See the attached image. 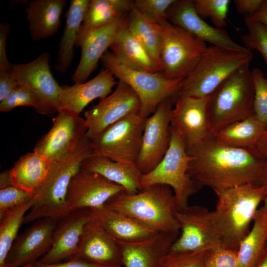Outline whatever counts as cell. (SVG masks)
<instances>
[{
	"label": "cell",
	"instance_id": "37",
	"mask_svg": "<svg viewBox=\"0 0 267 267\" xmlns=\"http://www.w3.org/2000/svg\"><path fill=\"white\" fill-rule=\"evenodd\" d=\"M247 28L242 36L244 46L248 50H256L262 55L267 65V26L256 20L252 16H243Z\"/></svg>",
	"mask_w": 267,
	"mask_h": 267
},
{
	"label": "cell",
	"instance_id": "23",
	"mask_svg": "<svg viewBox=\"0 0 267 267\" xmlns=\"http://www.w3.org/2000/svg\"><path fill=\"white\" fill-rule=\"evenodd\" d=\"M89 219L101 226L117 243L140 241L158 233L106 204L89 209Z\"/></svg>",
	"mask_w": 267,
	"mask_h": 267
},
{
	"label": "cell",
	"instance_id": "14",
	"mask_svg": "<svg viewBox=\"0 0 267 267\" xmlns=\"http://www.w3.org/2000/svg\"><path fill=\"white\" fill-rule=\"evenodd\" d=\"M140 108L137 94L127 84L119 81L112 93L85 112L87 136L92 139L113 124L139 111Z\"/></svg>",
	"mask_w": 267,
	"mask_h": 267
},
{
	"label": "cell",
	"instance_id": "4",
	"mask_svg": "<svg viewBox=\"0 0 267 267\" xmlns=\"http://www.w3.org/2000/svg\"><path fill=\"white\" fill-rule=\"evenodd\" d=\"M217 197L212 211L222 245L238 250L247 234L259 206L266 199L260 185L246 184L214 191Z\"/></svg>",
	"mask_w": 267,
	"mask_h": 267
},
{
	"label": "cell",
	"instance_id": "34",
	"mask_svg": "<svg viewBox=\"0 0 267 267\" xmlns=\"http://www.w3.org/2000/svg\"><path fill=\"white\" fill-rule=\"evenodd\" d=\"M127 27L148 51L161 71L160 51L162 31L160 25L133 6L127 15Z\"/></svg>",
	"mask_w": 267,
	"mask_h": 267
},
{
	"label": "cell",
	"instance_id": "17",
	"mask_svg": "<svg viewBox=\"0 0 267 267\" xmlns=\"http://www.w3.org/2000/svg\"><path fill=\"white\" fill-rule=\"evenodd\" d=\"M57 222L50 218L40 219L17 236L3 267H21L37 262L50 248Z\"/></svg>",
	"mask_w": 267,
	"mask_h": 267
},
{
	"label": "cell",
	"instance_id": "48",
	"mask_svg": "<svg viewBox=\"0 0 267 267\" xmlns=\"http://www.w3.org/2000/svg\"><path fill=\"white\" fill-rule=\"evenodd\" d=\"M252 17L267 26V0H263L260 8Z\"/></svg>",
	"mask_w": 267,
	"mask_h": 267
},
{
	"label": "cell",
	"instance_id": "36",
	"mask_svg": "<svg viewBox=\"0 0 267 267\" xmlns=\"http://www.w3.org/2000/svg\"><path fill=\"white\" fill-rule=\"evenodd\" d=\"M23 106L32 107L38 113L50 117L57 112L55 107L36 92L19 85L6 99L0 102V111L9 112L17 107Z\"/></svg>",
	"mask_w": 267,
	"mask_h": 267
},
{
	"label": "cell",
	"instance_id": "40",
	"mask_svg": "<svg viewBox=\"0 0 267 267\" xmlns=\"http://www.w3.org/2000/svg\"><path fill=\"white\" fill-rule=\"evenodd\" d=\"M34 197V194L12 185L0 189V221L15 208Z\"/></svg>",
	"mask_w": 267,
	"mask_h": 267
},
{
	"label": "cell",
	"instance_id": "6",
	"mask_svg": "<svg viewBox=\"0 0 267 267\" xmlns=\"http://www.w3.org/2000/svg\"><path fill=\"white\" fill-rule=\"evenodd\" d=\"M253 58L251 51L207 46L192 71L183 80L178 96H209L236 70L250 63Z\"/></svg>",
	"mask_w": 267,
	"mask_h": 267
},
{
	"label": "cell",
	"instance_id": "29",
	"mask_svg": "<svg viewBox=\"0 0 267 267\" xmlns=\"http://www.w3.org/2000/svg\"><path fill=\"white\" fill-rule=\"evenodd\" d=\"M267 244V198L258 209L253 226L238 248L239 267H256Z\"/></svg>",
	"mask_w": 267,
	"mask_h": 267
},
{
	"label": "cell",
	"instance_id": "5",
	"mask_svg": "<svg viewBox=\"0 0 267 267\" xmlns=\"http://www.w3.org/2000/svg\"><path fill=\"white\" fill-rule=\"evenodd\" d=\"M254 95L248 63L236 70L209 95L207 113L211 134L253 115Z\"/></svg>",
	"mask_w": 267,
	"mask_h": 267
},
{
	"label": "cell",
	"instance_id": "11",
	"mask_svg": "<svg viewBox=\"0 0 267 267\" xmlns=\"http://www.w3.org/2000/svg\"><path fill=\"white\" fill-rule=\"evenodd\" d=\"M177 218L179 235L170 252L207 251L222 245L221 236L212 211L198 205H188L178 209Z\"/></svg>",
	"mask_w": 267,
	"mask_h": 267
},
{
	"label": "cell",
	"instance_id": "13",
	"mask_svg": "<svg viewBox=\"0 0 267 267\" xmlns=\"http://www.w3.org/2000/svg\"><path fill=\"white\" fill-rule=\"evenodd\" d=\"M52 121L51 128L33 150L49 162L62 159L73 151L87 132L85 119L66 109L58 110Z\"/></svg>",
	"mask_w": 267,
	"mask_h": 267
},
{
	"label": "cell",
	"instance_id": "32",
	"mask_svg": "<svg viewBox=\"0 0 267 267\" xmlns=\"http://www.w3.org/2000/svg\"><path fill=\"white\" fill-rule=\"evenodd\" d=\"M50 164L34 151L26 153L10 169L11 185L35 195L47 174Z\"/></svg>",
	"mask_w": 267,
	"mask_h": 267
},
{
	"label": "cell",
	"instance_id": "10",
	"mask_svg": "<svg viewBox=\"0 0 267 267\" xmlns=\"http://www.w3.org/2000/svg\"><path fill=\"white\" fill-rule=\"evenodd\" d=\"M139 111L113 124L90 139L92 154L125 164H135L145 123Z\"/></svg>",
	"mask_w": 267,
	"mask_h": 267
},
{
	"label": "cell",
	"instance_id": "26",
	"mask_svg": "<svg viewBox=\"0 0 267 267\" xmlns=\"http://www.w3.org/2000/svg\"><path fill=\"white\" fill-rule=\"evenodd\" d=\"M81 169L94 172L123 186L124 193L133 194L142 187V174L135 164H125L91 154L82 163Z\"/></svg>",
	"mask_w": 267,
	"mask_h": 267
},
{
	"label": "cell",
	"instance_id": "44",
	"mask_svg": "<svg viewBox=\"0 0 267 267\" xmlns=\"http://www.w3.org/2000/svg\"><path fill=\"white\" fill-rule=\"evenodd\" d=\"M18 86L11 71L0 67V102L6 99Z\"/></svg>",
	"mask_w": 267,
	"mask_h": 267
},
{
	"label": "cell",
	"instance_id": "8",
	"mask_svg": "<svg viewBox=\"0 0 267 267\" xmlns=\"http://www.w3.org/2000/svg\"><path fill=\"white\" fill-rule=\"evenodd\" d=\"M160 51L161 72L171 80H184L192 71L206 49V44L165 20Z\"/></svg>",
	"mask_w": 267,
	"mask_h": 267
},
{
	"label": "cell",
	"instance_id": "38",
	"mask_svg": "<svg viewBox=\"0 0 267 267\" xmlns=\"http://www.w3.org/2000/svg\"><path fill=\"white\" fill-rule=\"evenodd\" d=\"M196 12L202 19L209 18L215 27L222 29L226 21L230 0H193Z\"/></svg>",
	"mask_w": 267,
	"mask_h": 267
},
{
	"label": "cell",
	"instance_id": "18",
	"mask_svg": "<svg viewBox=\"0 0 267 267\" xmlns=\"http://www.w3.org/2000/svg\"><path fill=\"white\" fill-rule=\"evenodd\" d=\"M167 20L205 43L236 50L250 51L234 41L223 29L205 22L196 12L193 0H177L168 12Z\"/></svg>",
	"mask_w": 267,
	"mask_h": 267
},
{
	"label": "cell",
	"instance_id": "45",
	"mask_svg": "<svg viewBox=\"0 0 267 267\" xmlns=\"http://www.w3.org/2000/svg\"><path fill=\"white\" fill-rule=\"evenodd\" d=\"M10 25L7 23L0 25V67L11 71L12 64L7 58L6 53V41L10 31Z\"/></svg>",
	"mask_w": 267,
	"mask_h": 267
},
{
	"label": "cell",
	"instance_id": "50",
	"mask_svg": "<svg viewBox=\"0 0 267 267\" xmlns=\"http://www.w3.org/2000/svg\"><path fill=\"white\" fill-rule=\"evenodd\" d=\"M260 183L267 198V159L263 166L260 172Z\"/></svg>",
	"mask_w": 267,
	"mask_h": 267
},
{
	"label": "cell",
	"instance_id": "7",
	"mask_svg": "<svg viewBox=\"0 0 267 267\" xmlns=\"http://www.w3.org/2000/svg\"><path fill=\"white\" fill-rule=\"evenodd\" d=\"M100 60L119 81L129 85L137 94L139 111L146 119L157 106L168 98L176 99L183 80H171L161 72H150L132 67L107 51Z\"/></svg>",
	"mask_w": 267,
	"mask_h": 267
},
{
	"label": "cell",
	"instance_id": "21",
	"mask_svg": "<svg viewBox=\"0 0 267 267\" xmlns=\"http://www.w3.org/2000/svg\"><path fill=\"white\" fill-rule=\"evenodd\" d=\"M71 260L108 267L123 266L118 243L101 226L90 220L84 227L77 251Z\"/></svg>",
	"mask_w": 267,
	"mask_h": 267
},
{
	"label": "cell",
	"instance_id": "24",
	"mask_svg": "<svg viewBox=\"0 0 267 267\" xmlns=\"http://www.w3.org/2000/svg\"><path fill=\"white\" fill-rule=\"evenodd\" d=\"M118 82L112 73L104 68L88 82L61 87L58 110L66 109L80 115L92 100L98 98L103 99L110 94Z\"/></svg>",
	"mask_w": 267,
	"mask_h": 267
},
{
	"label": "cell",
	"instance_id": "31",
	"mask_svg": "<svg viewBox=\"0 0 267 267\" xmlns=\"http://www.w3.org/2000/svg\"><path fill=\"white\" fill-rule=\"evenodd\" d=\"M110 49L114 56L132 67L150 72H161L154 59L130 31L127 24L118 34Z\"/></svg>",
	"mask_w": 267,
	"mask_h": 267
},
{
	"label": "cell",
	"instance_id": "46",
	"mask_svg": "<svg viewBox=\"0 0 267 267\" xmlns=\"http://www.w3.org/2000/svg\"><path fill=\"white\" fill-rule=\"evenodd\" d=\"M263 0H234L233 3L239 14L253 16L260 8Z\"/></svg>",
	"mask_w": 267,
	"mask_h": 267
},
{
	"label": "cell",
	"instance_id": "3",
	"mask_svg": "<svg viewBox=\"0 0 267 267\" xmlns=\"http://www.w3.org/2000/svg\"><path fill=\"white\" fill-rule=\"evenodd\" d=\"M105 204L157 232L179 234L177 218L179 208L173 190L168 185H151L133 194L121 192Z\"/></svg>",
	"mask_w": 267,
	"mask_h": 267
},
{
	"label": "cell",
	"instance_id": "12",
	"mask_svg": "<svg viewBox=\"0 0 267 267\" xmlns=\"http://www.w3.org/2000/svg\"><path fill=\"white\" fill-rule=\"evenodd\" d=\"M173 99L162 101L145 120L141 147L135 162L142 175L156 168L169 148Z\"/></svg>",
	"mask_w": 267,
	"mask_h": 267
},
{
	"label": "cell",
	"instance_id": "2",
	"mask_svg": "<svg viewBox=\"0 0 267 267\" xmlns=\"http://www.w3.org/2000/svg\"><path fill=\"white\" fill-rule=\"evenodd\" d=\"M92 154L91 140L85 135L68 155L50 162L47 174L35 194L34 204L25 216L24 223L44 218L58 221L70 212L66 203L68 186L82 162Z\"/></svg>",
	"mask_w": 267,
	"mask_h": 267
},
{
	"label": "cell",
	"instance_id": "22",
	"mask_svg": "<svg viewBox=\"0 0 267 267\" xmlns=\"http://www.w3.org/2000/svg\"><path fill=\"white\" fill-rule=\"evenodd\" d=\"M49 59V53L44 52L30 62L12 64L11 74L18 85L33 90L58 111L61 87L51 74Z\"/></svg>",
	"mask_w": 267,
	"mask_h": 267
},
{
	"label": "cell",
	"instance_id": "9",
	"mask_svg": "<svg viewBox=\"0 0 267 267\" xmlns=\"http://www.w3.org/2000/svg\"><path fill=\"white\" fill-rule=\"evenodd\" d=\"M171 141L165 156L152 171L143 175L142 187L154 184L170 186L176 197L179 209L188 205L189 198L197 190L188 174L189 161L186 145L171 127Z\"/></svg>",
	"mask_w": 267,
	"mask_h": 267
},
{
	"label": "cell",
	"instance_id": "20",
	"mask_svg": "<svg viewBox=\"0 0 267 267\" xmlns=\"http://www.w3.org/2000/svg\"><path fill=\"white\" fill-rule=\"evenodd\" d=\"M89 209L75 210L58 220L51 247L38 262L51 264L71 260L77 251L84 227L89 221Z\"/></svg>",
	"mask_w": 267,
	"mask_h": 267
},
{
	"label": "cell",
	"instance_id": "52",
	"mask_svg": "<svg viewBox=\"0 0 267 267\" xmlns=\"http://www.w3.org/2000/svg\"><path fill=\"white\" fill-rule=\"evenodd\" d=\"M256 267H267V244L262 257Z\"/></svg>",
	"mask_w": 267,
	"mask_h": 267
},
{
	"label": "cell",
	"instance_id": "16",
	"mask_svg": "<svg viewBox=\"0 0 267 267\" xmlns=\"http://www.w3.org/2000/svg\"><path fill=\"white\" fill-rule=\"evenodd\" d=\"M209 96H178L173 108L171 127L186 147L198 143L211 134L207 113Z\"/></svg>",
	"mask_w": 267,
	"mask_h": 267
},
{
	"label": "cell",
	"instance_id": "33",
	"mask_svg": "<svg viewBox=\"0 0 267 267\" xmlns=\"http://www.w3.org/2000/svg\"><path fill=\"white\" fill-rule=\"evenodd\" d=\"M267 127L254 114L222 129L213 135L220 142L240 148L255 147Z\"/></svg>",
	"mask_w": 267,
	"mask_h": 267
},
{
	"label": "cell",
	"instance_id": "47",
	"mask_svg": "<svg viewBox=\"0 0 267 267\" xmlns=\"http://www.w3.org/2000/svg\"><path fill=\"white\" fill-rule=\"evenodd\" d=\"M33 267H108L96 265L80 260H69L64 262L45 264L37 262Z\"/></svg>",
	"mask_w": 267,
	"mask_h": 267
},
{
	"label": "cell",
	"instance_id": "49",
	"mask_svg": "<svg viewBox=\"0 0 267 267\" xmlns=\"http://www.w3.org/2000/svg\"><path fill=\"white\" fill-rule=\"evenodd\" d=\"M254 148L261 156L267 159V130Z\"/></svg>",
	"mask_w": 267,
	"mask_h": 267
},
{
	"label": "cell",
	"instance_id": "25",
	"mask_svg": "<svg viewBox=\"0 0 267 267\" xmlns=\"http://www.w3.org/2000/svg\"><path fill=\"white\" fill-rule=\"evenodd\" d=\"M179 234L158 232L138 242L118 243L125 267H160Z\"/></svg>",
	"mask_w": 267,
	"mask_h": 267
},
{
	"label": "cell",
	"instance_id": "42",
	"mask_svg": "<svg viewBox=\"0 0 267 267\" xmlns=\"http://www.w3.org/2000/svg\"><path fill=\"white\" fill-rule=\"evenodd\" d=\"M205 267H239L238 251L222 245L206 253Z\"/></svg>",
	"mask_w": 267,
	"mask_h": 267
},
{
	"label": "cell",
	"instance_id": "15",
	"mask_svg": "<svg viewBox=\"0 0 267 267\" xmlns=\"http://www.w3.org/2000/svg\"><path fill=\"white\" fill-rule=\"evenodd\" d=\"M124 192L123 186L98 174L80 168L68 186L67 206L70 212L100 208L113 196Z\"/></svg>",
	"mask_w": 267,
	"mask_h": 267
},
{
	"label": "cell",
	"instance_id": "1",
	"mask_svg": "<svg viewBox=\"0 0 267 267\" xmlns=\"http://www.w3.org/2000/svg\"><path fill=\"white\" fill-rule=\"evenodd\" d=\"M186 148L188 174L197 191L204 187L215 191L246 184L260 185V174L267 159L254 147L227 146L211 135Z\"/></svg>",
	"mask_w": 267,
	"mask_h": 267
},
{
	"label": "cell",
	"instance_id": "28",
	"mask_svg": "<svg viewBox=\"0 0 267 267\" xmlns=\"http://www.w3.org/2000/svg\"><path fill=\"white\" fill-rule=\"evenodd\" d=\"M133 2L130 0H89L75 46L89 32L128 14L134 6Z\"/></svg>",
	"mask_w": 267,
	"mask_h": 267
},
{
	"label": "cell",
	"instance_id": "53",
	"mask_svg": "<svg viewBox=\"0 0 267 267\" xmlns=\"http://www.w3.org/2000/svg\"><path fill=\"white\" fill-rule=\"evenodd\" d=\"M21 267H33V264L24 266Z\"/></svg>",
	"mask_w": 267,
	"mask_h": 267
},
{
	"label": "cell",
	"instance_id": "41",
	"mask_svg": "<svg viewBox=\"0 0 267 267\" xmlns=\"http://www.w3.org/2000/svg\"><path fill=\"white\" fill-rule=\"evenodd\" d=\"M176 0H135L134 6L145 16L160 24L167 19L168 12Z\"/></svg>",
	"mask_w": 267,
	"mask_h": 267
},
{
	"label": "cell",
	"instance_id": "39",
	"mask_svg": "<svg viewBox=\"0 0 267 267\" xmlns=\"http://www.w3.org/2000/svg\"><path fill=\"white\" fill-rule=\"evenodd\" d=\"M254 84V114L267 127V78L258 68L252 70Z\"/></svg>",
	"mask_w": 267,
	"mask_h": 267
},
{
	"label": "cell",
	"instance_id": "51",
	"mask_svg": "<svg viewBox=\"0 0 267 267\" xmlns=\"http://www.w3.org/2000/svg\"><path fill=\"white\" fill-rule=\"evenodd\" d=\"M11 186L10 170L4 171L0 173V189L4 188Z\"/></svg>",
	"mask_w": 267,
	"mask_h": 267
},
{
	"label": "cell",
	"instance_id": "19",
	"mask_svg": "<svg viewBox=\"0 0 267 267\" xmlns=\"http://www.w3.org/2000/svg\"><path fill=\"white\" fill-rule=\"evenodd\" d=\"M127 14L87 34L76 45L81 48L79 64L72 76L75 84L87 81L102 55L127 24Z\"/></svg>",
	"mask_w": 267,
	"mask_h": 267
},
{
	"label": "cell",
	"instance_id": "30",
	"mask_svg": "<svg viewBox=\"0 0 267 267\" xmlns=\"http://www.w3.org/2000/svg\"><path fill=\"white\" fill-rule=\"evenodd\" d=\"M89 0H71L66 13V22L61 37L55 69L64 73L71 65L74 47L89 3Z\"/></svg>",
	"mask_w": 267,
	"mask_h": 267
},
{
	"label": "cell",
	"instance_id": "43",
	"mask_svg": "<svg viewBox=\"0 0 267 267\" xmlns=\"http://www.w3.org/2000/svg\"><path fill=\"white\" fill-rule=\"evenodd\" d=\"M206 252H169L162 258L160 267H205V258Z\"/></svg>",
	"mask_w": 267,
	"mask_h": 267
},
{
	"label": "cell",
	"instance_id": "27",
	"mask_svg": "<svg viewBox=\"0 0 267 267\" xmlns=\"http://www.w3.org/2000/svg\"><path fill=\"white\" fill-rule=\"evenodd\" d=\"M65 0H32L25 8L31 39L39 41L50 38L58 31Z\"/></svg>",
	"mask_w": 267,
	"mask_h": 267
},
{
	"label": "cell",
	"instance_id": "35",
	"mask_svg": "<svg viewBox=\"0 0 267 267\" xmlns=\"http://www.w3.org/2000/svg\"><path fill=\"white\" fill-rule=\"evenodd\" d=\"M34 198L15 208L0 220V267H3L8 253L18 236L19 228L24 223L26 212L34 204Z\"/></svg>",
	"mask_w": 267,
	"mask_h": 267
}]
</instances>
